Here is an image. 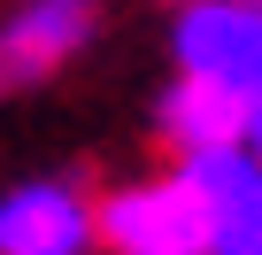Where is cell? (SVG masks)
<instances>
[{"label":"cell","mask_w":262,"mask_h":255,"mask_svg":"<svg viewBox=\"0 0 262 255\" xmlns=\"http://www.w3.org/2000/svg\"><path fill=\"white\" fill-rule=\"evenodd\" d=\"M93 240L108 255H208L216 217L201 209V193L170 170V178H139L93 209Z\"/></svg>","instance_id":"cell-1"},{"label":"cell","mask_w":262,"mask_h":255,"mask_svg":"<svg viewBox=\"0 0 262 255\" xmlns=\"http://www.w3.org/2000/svg\"><path fill=\"white\" fill-rule=\"evenodd\" d=\"M170 47H178V77H201L231 101L262 93V8L247 0H185Z\"/></svg>","instance_id":"cell-2"},{"label":"cell","mask_w":262,"mask_h":255,"mask_svg":"<svg viewBox=\"0 0 262 255\" xmlns=\"http://www.w3.org/2000/svg\"><path fill=\"white\" fill-rule=\"evenodd\" d=\"M93 24H100L93 0H24L0 24V101H16V93L47 85L62 62H77Z\"/></svg>","instance_id":"cell-3"},{"label":"cell","mask_w":262,"mask_h":255,"mask_svg":"<svg viewBox=\"0 0 262 255\" xmlns=\"http://www.w3.org/2000/svg\"><path fill=\"white\" fill-rule=\"evenodd\" d=\"M0 255H93V201L70 178H24L0 193Z\"/></svg>","instance_id":"cell-4"},{"label":"cell","mask_w":262,"mask_h":255,"mask_svg":"<svg viewBox=\"0 0 262 255\" xmlns=\"http://www.w3.org/2000/svg\"><path fill=\"white\" fill-rule=\"evenodd\" d=\"M155 124H162V140H178V155H193V147H231V140L247 132V101H231V93H216V85H201V77H178V85L155 101Z\"/></svg>","instance_id":"cell-5"},{"label":"cell","mask_w":262,"mask_h":255,"mask_svg":"<svg viewBox=\"0 0 262 255\" xmlns=\"http://www.w3.org/2000/svg\"><path fill=\"white\" fill-rule=\"evenodd\" d=\"M178 178L201 193V209L208 217H224V209H239L254 186H262V170H254V155L231 140V147H193V155H178Z\"/></svg>","instance_id":"cell-6"},{"label":"cell","mask_w":262,"mask_h":255,"mask_svg":"<svg viewBox=\"0 0 262 255\" xmlns=\"http://www.w3.org/2000/svg\"><path fill=\"white\" fill-rule=\"evenodd\" d=\"M208 255H262V186H254L239 209H224V217H216Z\"/></svg>","instance_id":"cell-7"},{"label":"cell","mask_w":262,"mask_h":255,"mask_svg":"<svg viewBox=\"0 0 262 255\" xmlns=\"http://www.w3.org/2000/svg\"><path fill=\"white\" fill-rule=\"evenodd\" d=\"M239 147H247V155H254V170H262V93L247 101V132H239Z\"/></svg>","instance_id":"cell-8"},{"label":"cell","mask_w":262,"mask_h":255,"mask_svg":"<svg viewBox=\"0 0 262 255\" xmlns=\"http://www.w3.org/2000/svg\"><path fill=\"white\" fill-rule=\"evenodd\" d=\"M247 8H262V0H247Z\"/></svg>","instance_id":"cell-9"}]
</instances>
